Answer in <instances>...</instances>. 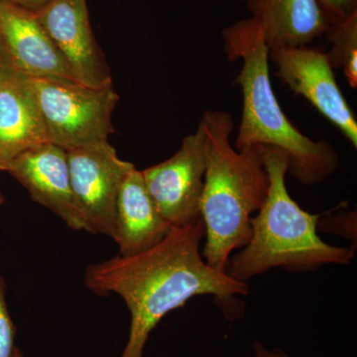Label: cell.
Wrapping results in <instances>:
<instances>
[{
  "label": "cell",
  "instance_id": "30bf717a",
  "mask_svg": "<svg viewBox=\"0 0 357 357\" xmlns=\"http://www.w3.org/2000/svg\"><path fill=\"white\" fill-rule=\"evenodd\" d=\"M6 172L27 190L35 203L57 215L70 229L91 232L73 191L68 153L50 142L27 150Z\"/></svg>",
  "mask_w": 357,
  "mask_h": 357
},
{
  "label": "cell",
  "instance_id": "277c9868",
  "mask_svg": "<svg viewBox=\"0 0 357 357\" xmlns=\"http://www.w3.org/2000/svg\"><path fill=\"white\" fill-rule=\"evenodd\" d=\"M269 177L266 199L251 218V236L236 255L230 256L227 273L246 282L272 268L286 271H314L325 265H349L354 248H338L318 236L321 215H312L296 203L286 188L289 156L283 150L261 145Z\"/></svg>",
  "mask_w": 357,
  "mask_h": 357
},
{
  "label": "cell",
  "instance_id": "4fadbf2b",
  "mask_svg": "<svg viewBox=\"0 0 357 357\" xmlns=\"http://www.w3.org/2000/svg\"><path fill=\"white\" fill-rule=\"evenodd\" d=\"M48 142L31 77L20 74L0 86V172L16 157Z\"/></svg>",
  "mask_w": 357,
  "mask_h": 357
},
{
  "label": "cell",
  "instance_id": "5b68a950",
  "mask_svg": "<svg viewBox=\"0 0 357 357\" xmlns=\"http://www.w3.org/2000/svg\"><path fill=\"white\" fill-rule=\"evenodd\" d=\"M47 141L66 151L109 140L119 96L114 84L89 86L76 81L31 79Z\"/></svg>",
  "mask_w": 357,
  "mask_h": 357
},
{
  "label": "cell",
  "instance_id": "e0dca14e",
  "mask_svg": "<svg viewBox=\"0 0 357 357\" xmlns=\"http://www.w3.org/2000/svg\"><path fill=\"white\" fill-rule=\"evenodd\" d=\"M319 229L323 230L324 232L340 234V236L354 241V243H356V211H345V213H328V215H321L318 222Z\"/></svg>",
  "mask_w": 357,
  "mask_h": 357
},
{
  "label": "cell",
  "instance_id": "2e32d148",
  "mask_svg": "<svg viewBox=\"0 0 357 357\" xmlns=\"http://www.w3.org/2000/svg\"><path fill=\"white\" fill-rule=\"evenodd\" d=\"M15 328L6 304V284L0 275V357H13Z\"/></svg>",
  "mask_w": 357,
  "mask_h": 357
},
{
  "label": "cell",
  "instance_id": "9a60e30c",
  "mask_svg": "<svg viewBox=\"0 0 357 357\" xmlns=\"http://www.w3.org/2000/svg\"><path fill=\"white\" fill-rule=\"evenodd\" d=\"M332 44V50L326 54L333 69H344L351 88L357 86V13L347 20L328 26L325 33Z\"/></svg>",
  "mask_w": 357,
  "mask_h": 357
},
{
  "label": "cell",
  "instance_id": "7c38bea8",
  "mask_svg": "<svg viewBox=\"0 0 357 357\" xmlns=\"http://www.w3.org/2000/svg\"><path fill=\"white\" fill-rule=\"evenodd\" d=\"M173 227L162 217L143 180L134 168L124 180L115 210L114 239L119 255H138L161 243Z\"/></svg>",
  "mask_w": 357,
  "mask_h": 357
},
{
  "label": "cell",
  "instance_id": "6da1fadb",
  "mask_svg": "<svg viewBox=\"0 0 357 357\" xmlns=\"http://www.w3.org/2000/svg\"><path fill=\"white\" fill-rule=\"evenodd\" d=\"M203 218L173 227L153 248L130 256L116 255L86 268L84 283L93 294L122 298L130 312L128 344L121 357H142L152 331L169 312L192 298L215 296L220 302L248 295L249 285L204 261Z\"/></svg>",
  "mask_w": 357,
  "mask_h": 357
},
{
  "label": "cell",
  "instance_id": "8992f818",
  "mask_svg": "<svg viewBox=\"0 0 357 357\" xmlns=\"http://www.w3.org/2000/svg\"><path fill=\"white\" fill-rule=\"evenodd\" d=\"M150 197L173 227L201 220L206 175V134L199 123L170 158L141 171Z\"/></svg>",
  "mask_w": 357,
  "mask_h": 357
},
{
  "label": "cell",
  "instance_id": "8fae6325",
  "mask_svg": "<svg viewBox=\"0 0 357 357\" xmlns=\"http://www.w3.org/2000/svg\"><path fill=\"white\" fill-rule=\"evenodd\" d=\"M0 36L14 64L25 76L76 81L33 11L0 0Z\"/></svg>",
  "mask_w": 357,
  "mask_h": 357
},
{
  "label": "cell",
  "instance_id": "7a4b0ae2",
  "mask_svg": "<svg viewBox=\"0 0 357 357\" xmlns=\"http://www.w3.org/2000/svg\"><path fill=\"white\" fill-rule=\"evenodd\" d=\"M199 124L206 134V175L201 206L206 244L202 255L213 269L227 272L231 253L244 248L250 239V220L266 199L269 177L261 145L232 147L231 114L206 110Z\"/></svg>",
  "mask_w": 357,
  "mask_h": 357
},
{
  "label": "cell",
  "instance_id": "ffe728a7",
  "mask_svg": "<svg viewBox=\"0 0 357 357\" xmlns=\"http://www.w3.org/2000/svg\"><path fill=\"white\" fill-rule=\"evenodd\" d=\"M253 349H255V357H291L281 349H271L270 351L260 342H255L253 344Z\"/></svg>",
  "mask_w": 357,
  "mask_h": 357
},
{
  "label": "cell",
  "instance_id": "603a6c76",
  "mask_svg": "<svg viewBox=\"0 0 357 357\" xmlns=\"http://www.w3.org/2000/svg\"><path fill=\"white\" fill-rule=\"evenodd\" d=\"M6 203V199H4L3 195L0 192V210H1L2 206Z\"/></svg>",
  "mask_w": 357,
  "mask_h": 357
},
{
  "label": "cell",
  "instance_id": "44dd1931",
  "mask_svg": "<svg viewBox=\"0 0 357 357\" xmlns=\"http://www.w3.org/2000/svg\"><path fill=\"white\" fill-rule=\"evenodd\" d=\"M6 1L16 4V6L27 9V10L33 11V13H36L42 7L48 4L51 0H6Z\"/></svg>",
  "mask_w": 357,
  "mask_h": 357
},
{
  "label": "cell",
  "instance_id": "ac0fdd59",
  "mask_svg": "<svg viewBox=\"0 0 357 357\" xmlns=\"http://www.w3.org/2000/svg\"><path fill=\"white\" fill-rule=\"evenodd\" d=\"M330 24L347 20L357 13V0H317Z\"/></svg>",
  "mask_w": 357,
  "mask_h": 357
},
{
  "label": "cell",
  "instance_id": "3957f363",
  "mask_svg": "<svg viewBox=\"0 0 357 357\" xmlns=\"http://www.w3.org/2000/svg\"><path fill=\"white\" fill-rule=\"evenodd\" d=\"M222 37L227 58L243 61L236 79L243 91V116L234 148H278L288 154L291 177L305 185L325 182L340 168V157L328 141L300 132L282 110L270 82V51L261 26L246 18L225 28Z\"/></svg>",
  "mask_w": 357,
  "mask_h": 357
},
{
  "label": "cell",
  "instance_id": "52a82bcc",
  "mask_svg": "<svg viewBox=\"0 0 357 357\" xmlns=\"http://www.w3.org/2000/svg\"><path fill=\"white\" fill-rule=\"evenodd\" d=\"M67 153L73 191L91 234L112 237L117 198L135 166L122 160L109 140Z\"/></svg>",
  "mask_w": 357,
  "mask_h": 357
},
{
  "label": "cell",
  "instance_id": "7402d4cb",
  "mask_svg": "<svg viewBox=\"0 0 357 357\" xmlns=\"http://www.w3.org/2000/svg\"><path fill=\"white\" fill-rule=\"evenodd\" d=\"M13 357H24V356H23L22 352L20 351V349L15 347V349H14Z\"/></svg>",
  "mask_w": 357,
  "mask_h": 357
},
{
  "label": "cell",
  "instance_id": "ba28073f",
  "mask_svg": "<svg viewBox=\"0 0 357 357\" xmlns=\"http://www.w3.org/2000/svg\"><path fill=\"white\" fill-rule=\"evenodd\" d=\"M278 77L297 95L304 96L357 148L356 116L335 81L326 54L309 47L270 52Z\"/></svg>",
  "mask_w": 357,
  "mask_h": 357
},
{
  "label": "cell",
  "instance_id": "d6986e66",
  "mask_svg": "<svg viewBox=\"0 0 357 357\" xmlns=\"http://www.w3.org/2000/svg\"><path fill=\"white\" fill-rule=\"evenodd\" d=\"M20 74L22 73L14 64L13 58L0 36V86Z\"/></svg>",
  "mask_w": 357,
  "mask_h": 357
},
{
  "label": "cell",
  "instance_id": "5bb4252c",
  "mask_svg": "<svg viewBox=\"0 0 357 357\" xmlns=\"http://www.w3.org/2000/svg\"><path fill=\"white\" fill-rule=\"evenodd\" d=\"M262 28L269 51L311 44L325 35L330 21L317 0H243Z\"/></svg>",
  "mask_w": 357,
  "mask_h": 357
},
{
  "label": "cell",
  "instance_id": "9c48e42d",
  "mask_svg": "<svg viewBox=\"0 0 357 357\" xmlns=\"http://www.w3.org/2000/svg\"><path fill=\"white\" fill-rule=\"evenodd\" d=\"M35 14L77 83L89 86L112 84L91 30L86 0H51Z\"/></svg>",
  "mask_w": 357,
  "mask_h": 357
}]
</instances>
